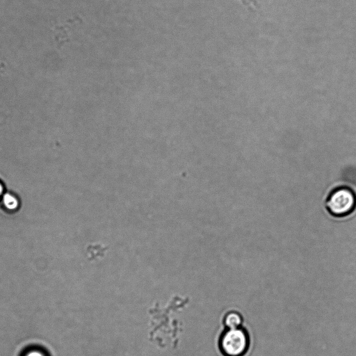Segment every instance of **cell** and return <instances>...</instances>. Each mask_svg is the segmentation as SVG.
Segmentation results:
<instances>
[{
    "label": "cell",
    "mask_w": 356,
    "mask_h": 356,
    "mask_svg": "<svg viewBox=\"0 0 356 356\" xmlns=\"http://www.w3.org/2000/svg\"><path fill=\"white\" fill-rule=\"evenodd\" d=\"M325 206L329 213L335 217L351 213L356 207V196L348 187L334 188L328 195Z\"/></svg>",
    "instance_id": "cell-1"
},
{
    "label": "cell",
    "mask_w": 356,
    "mask_h": 356,
    "mask_svg": "<svg viewBox=\"0 0 356 356\" xmlns=\"http://www.w3.org/2000/svg\"><path fill=\"white\" fill-rule=\"evenodd\" d=\"M219 345L225 356H243L248 349V334L241 327L228 328L222 334Z\"/></svg>",
    "instance_id": "cell-2"
},
{
    "label": "cell",
    "mask_w": 356,
    "mask_h": 356,
    "mask_svg": "<svg viewBox=\"0 0 356 356\" xmlns=\"http://www.w3.org/2000/svg\"><path fill=\"white\" fill-rule=\"evenodd\" d=\"M1 200L3 207L7 211H15L19 207V201L18 198L11 193H4Z\"/></svg>",
    "instance_id": "cell-3"
},
{
    "label": "cell",
    "mask_w": 356,
    "mask_h": 356,
    "mask_svg": "<svg viewBox=\"0 0 356 356\" xmlns=\"http://www.w3.org/2000/svg\"><path fill=\"white\" fill-rule=\"evenodd\" d=\"M224 323L227 328L241 327L242 323L241 316L235 312H229L224 318Z\"/></svg>",
    "instance_id": "cell-4"
},
{
    "label": "cell",
    "mask_w": 356,
    "mask_h": 356,
    "mask_svg": "<svg viewBox=\"0 0 356 356\" xmlns=\"http://www.w3.org/2000/svg\"><path fill=\"white\" fill-rule=\"evenodd\" d=\"M23 356H47V355L43 350L35 348L27 350Z\"/></svg>",
    "instance_id": "cell-5"
},
{
    "label": "cell",
    "mask_w": 356,
    "mask_h": 356,
    "mask_svg": "<svg viewBox=\"0 0 356 356\" xmlns=\"http://www.w3.org/2000/svg\"><path fill=\"white\" fill-rule=\"evenodd\" d=\"M4 190H5L4 186H3V183L0 181V200H1L3 194L4 193Z\"/></svg>",
    "instance_id": "cell-6"
}]
</instances>
